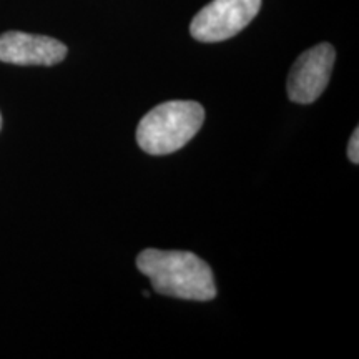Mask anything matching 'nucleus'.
I'll list each match as a JSON object with an SVG mask.
<instances>
[{"label":"nucleus","mask_w":359,"mask_h":359,"mask_svg":"<svg viewBox=\"0 0 359 359\" xmlns=\"http://www.w3.org/2000/svg\"><path fill=\"white\" fill-rule=\"evenodd\" d=\"M137 268L160 294L190 302H210L217 296L212 268L190 251L145 250L137 257Z\"/></svg>","instance_id":"f257e3e1"},{"label":"nucleus","mask_w":359,"mask_h":359,"mask_svg":"<svg viewBox=\"0 0 359 359\" xmlns=\"http://www.w3.org/2000/svg\"><path fill=\"white\" fill-rule=\"evenodd\" d=\"M205 122V109L196 102L161 103L143 116L137 128V143L150 155H170L183 148Z\"/></svg>","instance_id":"f03ea898"},{"label":"nucleus","mask_w":359,"mask_h":359,"mask_svg":"<svg viewBox=\"0 0 359 359\" xmlns=\"http://www.w3.org/2000/svg\"><path fill=\"white\" fill-rule=\"evenodd\" d=\"M262 8V0H213L193 17L190 34L198 42H223L240 34Z\"/></svg>","instance_id":"7ed1b4c3"},{"label":"nucleus","mask_w":359,"mask_h":359,"mask_svg":"<svg viewBox=\"0 0 359 359\" xmlns=\"http://www.w3.org/2000/svg\"><path fill=\"white\" fill-rule=\"evenodd\" d=\"M336 52L331 43H320L302 53L291 67L288 83V97L294 103H313L318 100L333 72Z\"/></svg>","instance_id":"20e7f679"},{"label":"nucleus","mask_w":359,"mask_h":359,"mask_svg":"<svg viewBox=\"0 0 359 359\" xmlns=\"http://www.w3.org/2000/svg\"><path fill=\"white\" fill-rule=\"evenodd\" d=\"M67 57V47L60 40L25 32L0 35V62L13 65H57Z\"/></svg>","instance_id":"39448f33"},{"label":"nucleus","mask_w":359,"mask_h":359,"mask_svg":"<svg viewBox=\"0 0 359 359\" xmlns=\"http://www.w3.org/2000/svg\"><path fill=\"white\" fill-rule=\"evenodd\" d=\"M348 156L353 163H359V130H354L351 140L348 145Z\"/></svg>","instance_id":"423d86ee"},{"label":"nucleus","mask_w":359,"mask_h":359,"mask_svg":"<svg viewBox=\"0 0 359 359\" xmlns=\"http://www.w3.org/2000/svg\"><path fill=\"white\" fill-rule=\"evenodd\" d=\"M0 128H2V114H0Z\"/></svg>","instance_id":"0eeeda50"}]
</instances>
